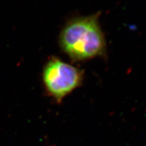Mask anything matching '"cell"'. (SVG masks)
Listing matches in <instances>:
<instances>
[{
	"label": "cell",
	"mask_w": 146,
	"mask_h": 146,
	"mask_svg": "<svg viewBox=\"0 0 146 146\" xmlns=\"http://www.w3.org/2000/svg\"><path fill=\"white\" fill-rule=\"evenodd\" d=\"M99 13L73 18L59 36L63 51L74 62L88 60L106 54V41L99 24Z\"/></svg>",
	"instance_id": "1"
},
{
	"label": "cell",
	"mask_w": 146,
	"mask_h": 146,
	"mask_svg": "<svg viewBox=\"0 0 146 146\" xmlns=\"http://www.w3.org/2000/svg\"><path fill=\"white\" fill-rule=\"evenodd\" d=\"M84 74L79 68L52 57L45 64L42 78L47 93L60 103L82 85Z\"/></svg>",
	"instance_id": "2"
}]
</instances>
